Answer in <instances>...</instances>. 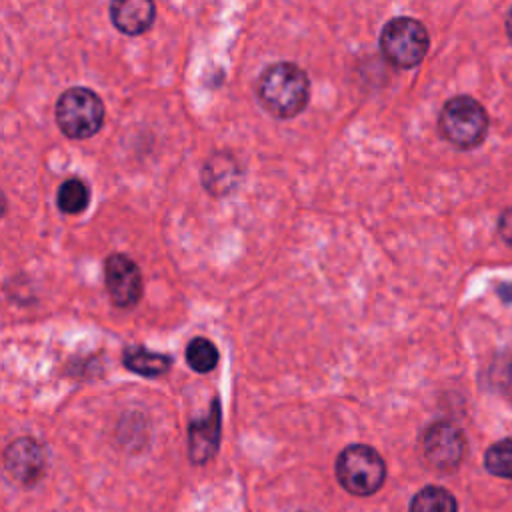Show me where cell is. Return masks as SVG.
Listing matches in <instances>:
<instances>
[{"instance_id": "6da1fadb", "label": "cell", "mask_w": 512, "mask_h": 512, "mask_svg": "<svg viewBox=\"0 0 512 512\" xmlns=\"http://www.w3.org/2000/svg\"><path fill=\"white\" fill-rule=\"evenodd\" d=\"M256 96L272 116L294 118L308 104L310 80L298 64L276 62L258 76Z\"/></svg>"}, {"instance_id": "7a4b0ae2", "label": "cell", "mask_w": 512, "mask_h": 512, "mask_svg": "<svg viewBox=\"0 0 512 512\" xmlns=\"http://www.w3.org/2000/svg\"><path fill=\"white\" fill-rule=\"evenodd\" d=\"M438 126L442 136L456 148L470 150L482 144L488 134V114L472 96H454L444 102Z\"/></svg>"}, {"instance_id": "3957f363", "label": "cell", "mask_w": 512, "mask_h": 512, "mask_svg": "<svg viewBox=\"0 0 512 512\" xmlns=\"http://www.w3.org/2000/svg\"><path fill=\"white\" fill-rule=\"evenodd\" d=\"M56 124L72 140L94 136L104 122V104L96 92L84 86L68 88L56 102Z\"/></svg>"}, {"instance_id": "277c9868", "label": "cell", "mask_w": 512, "mask_h": 512, "mask_svg": "<svg viewBox=\"0 0 512 512\" xmlns=\"http://www.w3.org/2000/svg\"><path fill=\"white\" fill-rule=\"evenodd\" d=\"M334 470L342 488L354 496H370L378 492L386 478L382 456L366 444L346 446L338 454Z\"/></svg>"}, {"instance_id": "5b68a950", "label": "cell", "mask_w": 512, "mask_h": 512, "mask_svg": "<svg viewBox=\"0 0 512 512\" xmlns=\"http://www.w3.org/2000/svg\"><path fill=\"white\" fill-rule=\"evenodd\" d=\"M430 46L424 24L410 16H396L388 20L380 32V50L384 58L402 70L418 66Z\"/></svg>"}, {"instance_id": "8992f818", "label": "cell", "mask_w": 512, "mask_h": 512, "mask_svg": "<svg viewBox=\"0 0 512 512\" xmlns=\"http://www.w3.org/2000/svg\"><path fill=\"white\" fill-rule=\"evenodd\" d=\"M464 434L450 422H434L422 436V452L430 466L442 472L454 470L464 456Z\"/></svg>"}, {"instance_id": "52a82bcc", "label": "cell", "mask_w": 512, "mask_h": 512, "mask_svg": "<svg viewBox=\"0 0 512 512\" xmlns=\"http://www.w3.org/2000/svg\"><path fill=\"white\" fill-rule=\"evenodd\" d=\"M104 282L110 300L118 308H132L142 298V274L126 254H110L104 262Z\"/></svg>"}, {"instance_id": "ba28073f", "label": "cell", "mask_w": 512, "mask_h": 512, "mask_svg": "<svg viewBox=\"0 0 512 512\" xmlns=\"http://www.w3.org/2000/svg\"><path fill=\"white\" fill-rule=\"evenodd\" d=\"M4 468L14 482L30 486L44 474V448L32 438H18L4 452Z\"/></svg>"}, {"instance_id": "9c48e42d", "label": "cell", "mask_w": 512, "mask_h": 512, "mask_svg": "<svg viewBox=\"0 0 512 512\" xmlns=\"http://www.w3.org/2000/svg\"><path fill=\"white\" fill-rule=\"evenodd\" d=\"M220 428V402L214 400L210 414L200 420H192L188 426V456L194 464H204L216 454L220 444Z\"/></svg>"}, {"instance_id": "30bf717a", "label": "cell", "mask_w": 512, "mask_h": 512, "mask_svg": "<svg viewBox=\"0 0 512 512\" xmlns=\"http://www.w3.org/2000/svg\"><path fill=\"white\" fill-rule=\"evenodd\" d=\"M156 16V6L150 0H118L110 6V20L122 34L138 36L146 32Z\"/></svg>"}, {"instance_id": "8fae6325", "label": "cell", "mask_w": 512, "mask_h": 512, "mask_svg": "<svg viewBox=\"0 0 512 512\" xmlns=\"http://www.w3.org/2000/svg\"><path fill=\"white\" fill-rule=\"evenodd\" d=\"M172 364V358L166 354H158L152 350H146L142 346H130L124 350V366L140 376L154 378L160 374H166Z\"/></svg>"}, {"instance_id": "7c38bea8", "label": "cell", "mask_w": 512, "mask_h": 512, "mask_svg": "<svg viewBox=\"0 0 512 512\" xmlns=\"http://www.w3.org/2000/svg\"><path fill=\"white\" fill-rule=\"evenodd\" d=\"M410 512H458V504L446 488L424 486L412 498Z\"/></svg>"}, {"instance_id": "4fadbf2b", "label": "cell", "mask_w": 512, "mask_h": 512, "mask_svg": "<svg viewBox=\"0 0 512 512\" xmlns=\"http://www.w3.org/2000/svg\"><path fill=\"white\" fill-rule=\"evenodd\" d=\"M90 190L80 178L64 180L56 194V204L64 214H80L88 208Z\"/></svg>"}, {"instance_id": "5bb4252c", "label": "cell", "mask_w": 512, "mask_h": 512, "mask_svg": "<svg viewBox=\"0 0 512 512\" xmlns=\"http://www.w3.org/2000/svg\"><path fill=\"white\" fill-rule=\"evenodd\" d=\"M186 364L194 372L206 374L212 368H216V364H218V348L214 346L212 340L196 336L186 346Z\"/></svg>"}, {"instance_id": "9a60e30c", "label": "cell", "mask_w": 512, "mask_h": 512, "mask_svg": "<svg viewBox=\"0 0 512 512\" xmlns=\"http://www.w3.org/2000/svg\"><path fill=\"white\" fill-rule=\"evenodd\" d=\"M484 466L490 474L512 480V440L492 444L484 454Z\"/></svg>"}, {"instance_id": "2e32d148", "label": "cell", "mask_w": 512, "mask_h": 512, "mask_svg": "<svg viewBox=\"0 0 512 512\" xmlns=\"http://www.w3.org/2000/svg\"><path fill=\"white\" fill-rule=\"evenodd\" d=\"M498 234L502 236V240L512 246V208L504 210L500 214V220H498Z\"/></svg>"}, {"instance_id": "e0dca14e", "label": "cell", "mask_w": 512, "mask_h": 512, "mask_svg": "<svg viewBox=\"0 0 512 512\" xmlns=\"http://www.w3.org/2000/svg\"><path fill=\"white\" fill-rule=\"evenodd\" d=\"M506 32H508V38H510V42H512V8H510V12H508V16H506Z\"/></svg>"}]
</instances>
